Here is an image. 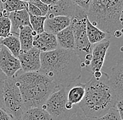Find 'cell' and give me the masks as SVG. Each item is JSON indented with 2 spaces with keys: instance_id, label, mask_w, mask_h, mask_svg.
<instances>
[{
  "instance_id": "6da1fadb",
  "label": "cell",
  "mask_w": 123,
  "mask_h": 120,
  "mask_svg": "<svg viewBox=\"0 0 123 120\" xmlns=\"http://www.w3.org/2000/svg\"><path fill=\"white\" fill-rule=\"evenodd\" d=\"M41 68L38 72L46 76L57 89L68 88L77 82L82 74V61L75 50L57 48L41 52Z\"/></svg>"
},
{
  "instance_id": "d4e9b609",
  "label": "cell",
  "mask_w": 123,
  "mask_h": 120,
  "mask_svg": "<svg viewBox=\"0 0 123 120\" xmlns=\"http://www.w3.org/2000/svg\"><path fill=\"white\" fill-rule=\"evenodd\" d=\"M95 120H123V118L120 115L115 107H113L110 108L106 114L101 117L96 118Z\"/></svg>"
},
{
  "instance_id": "8992f818",
  "label": "cell",
  "mask_w": 123,
  "mask_h": 120,
  "mask_svg": "<svg viewBox=\"0 0 123 120\" xmlns=\"http://www.w3.org/2000/svg\"><path fill=\"white\" fill-rule=\"evenodd\" d=\"M87 17V13L83 9H80L70 18V25L71 26L74 31L75 40L74 50L80 57L82 62L85 55L92 53L93 47V45L89 42L86 33Z\"/></svg>"
},
{
  "instance_id": "d590c367",
  "label": "cell",
  "mask_w": 123,
  "mask_h": 120,
  "mask_svg": "<svg viewBox=\"0 0 123 120\" xmlns=\"http://www.w3.org/2000/svg\"><path fill=\"white\" fill-rule=\"evenodd\" d=\"M1 40H2V39H1V38H0V42H1Z\"/></svg>"
},
{
  "instance_id": "e0dca14e",
  "label": "cell",
  "mask_w": 123,
  "mask_h": 120,
  "mask_svg": "<svg viewBox=\"0 0 123 120\" xmlns=\"http://www.w3.org/2000/svg\"><path fill=\"white\" fill-rule=\"evenodd\" d=\"M86 33L89 42L92 45L105 40L106 38L110 37V35L93 25L87 17L86 19Z\"/></svg>"
},
{
  "instance_id": "cb8c5ba5",
  "label": "cell",
  "mask_w": 123,
  "mask_h": 120,
  "mask_svg": "<svg viewBox=\"0 0 123 120\" xmlns=\"http://www.w3.org/2000/svg\"><path fill=\"white\" fill-rule=\"evenodd\" d=\"M11 22L8 17H0V38H5L11 33Z\"/></svg>"
},
{
  "instance_id": "4fadbf2b",
  "label": "cell",
  "mask_w": 123,
  "mask_h": 120,
  "mask_svg": "<svg viewBox=\"0 0 123 120\" xmlns=\"http://www.w3.org/2000/svg\"><path fill=\"white\" fill-rule=\"evenodd\" d=\"M109 76V83L117 97L123 100V60H119L111 69Z\"/></svg>"
},
{
  "instance_id": "603a6c76",
  "label": "cell",
  "mask_w": 123,
  "mask_h": 120,
  "mask_svg": "<svg viewBox=\"0 0 123 120\" xmlns=\"http://www.w3.org/2000/svg\"><path fill=\"white\" fill-rule=\"evenodd\" d=\"M30 15V22L31 27L37 34L41 33L44 31V22L46 19V16H34Z\"/></svg>"
},
{
  "instance_id": "484cf974",
  "label": "cell",
  "mask_w": 123,
  "mask_h": 120,
  "mask_svg": "<svg viewBox=\"0 0 123 120\" xmlns=\"http://www.w3.org/2000/svg\"><path fill=\"white\" fill-rule=\"evenodd\" d=\"M28 3H30L31 4L34 5L35 6L39 8V10L41 11L43 16H46L48 10V6L43 3L41 0H23Z\"/></svg>"
},
{
  "instance_id": "ffe728a7",
  "label": "cell",
  "mask_w": 123,
  "mask_h": 120,
  "mask_svg": "<svg viewBox=\"0 0 123 120\" xmlns=\"http://www.w3.org/2000/svg\"><path fill=\"white\" fill-rule=\"evenodd\" d=\"M0 45H2L4 47H6L10 51V52L15 57H18V55L20 54L21 47H20V42L18 38V33L11 32V33L7 37L3 38L1 40Z\"/></svg>"
},
{
  "instance_id": "d6986e66",
  "label": "cell",
  "mask_w": 123,
  "mask_h": 120,
  "mask_svg": "<svg viewBox=\"0 0 123 120\" xmlns=\"http://www.w3.org/2000/svg\"><path fill=\"white\" fill-rule=\"evenodd\" d=\"M18 38L20 42V51H27L33 47V30L30 26H22L19 29Z\"/></svg>"
},
{
  "instance_id": "3957f363",
  "label": "cell",
  "mask_w": 123,
  "mask_h": 120,
  "mask_svg": "<svg viewBox=\"0 0 123 120\" xmlns=\"http://www.w3.org/2000/svg\"><path fill=\"white\" fill-rule=\"evenodd\" d=\"M20 72V71H19ZM14 76L26 109L42 107L50 94L57 90L50 79L39 72L19 73Z\"/></svg>"
},
{
  "instance_id": "4dcf8cb0",
  "label": "cell",
  "mask_w": 123,
  "mask_h": 120,
  "mask_svg": "<svg viewBox=\"0 0 123 120\" xmlns=\"http://www.w3.org/2000/svg\"><path fill=\"white\" fill-rule=\"evenodd\" d=\"M115 108L117 110L118 113L120 114V115L121 116V117L123 118V100H120V101H117L116 104L115 105Z\"/></svg>"
},
{
  "instance_id": "5b68a950",
  "label": "cell",
  "mask_w": 123,
  "mask_h": 120,
  "mask_svg": "<svg viewBox=\"0 0 123 120\" xmlns=\"http://www.w3.org/2000/svg\"><path fill=\"white\" fill-rule=\"evenodd\" d=\"M3 109L13 120H20L26 110L23 97L14 77L4 81Z\"/></svg>"
},
{
  "instance_id": "44dd1931",
  "label": "cell",
  "mask_w": 123,
  "mask_h": 120,
  "mask_svg": "<svg viewBox=\"0 0 123 120\" xmlns=\"http://www.w3.org/2000/svg\"><path fill=\"white\" fill-rule=\"evenodd\" d=\"M20 120H51L48 113L41 107L26 109Z\"/></svg>"
},
{
  "instance_id": "2e32d148",
  "label": "cell",
  "mask_w": 123,
  "mask_h": 120,
  "mask_svg": "<svg viewBox=\"0 0 123 120\" xmlns=\"http://www.w3.org/2000/svg\"><path fill=\"white\" fill-rule=\"evenodd\" d=\"M56 36L57 42L60 48L74 50L75 40L72 27L71 25L59 32Z\"/></svg>"
},
{
  "instance_id": "f1b7e54d",
  "label": "cell",
  "mask_w": 123,
  "mask_h": 120,
  "mask_svg": "<svg viewBox=\"0 0 123 120\" xmlns=\"http://www.w3.org/2000/svg\"><path fill=\"white\" fill-rule=\"evenodd\" d=\"M27 12L29 14L34 16H43L41 11L39 10V8L35 6L34 5L31 4L30 3L27 2Z\"/></svg>"
},
{
  "instance_id": "52a82bcc",
  "label": "cell",
  "mask_w": 123,
  "mask_h": 120,
  "mask_svg": "<svg viewBox=\"0 0 123 120\" xmlns=\"http://www.w3.org/2000/svg\"><path fill=\"white\" fill-rule=\"evenodd\" d=\"M67 88H65L55 90L42 105L41 108L48 113L51 120H69L78 110H69L67 108Z\"/></svg>"
},
{
  "instance_id": "9a60e30c",
  "label": "cell",
  "mask_w": 123,
  "mask_h": 120,
  "mask_svg": "<svg viewBox=\"0 0 123 120\" xmlns=\"http://www.w3.org/2000/svg\"><path fill=\"white\" fill-rule=\"evenodd\" d=\"M8 17L11 22V31L12 33H18L20 27L25 26H30V15L27 10H22L8 13Z\"/></svg>"
},
{
  "instance_id": "e575fe53",
  "label": "cell",
  "mask_w": 123,
  "mask_h": 120,
  "mask_svg": "<svg viewBox=\"0 0 123 120\" xmlns=\"http://www.w3.org/2000/svg\"><path fill=\"white\" fill-rule=\"evenodd\" d=\"M2 10H3V8H2V4L0 2V17L2 16Z\"/></svg>"
},
{
  "instance_id": "7402d4cb",
  "label": "cell",
  "mask_w": 123,
  "mask_h": 120,
  "mask_svg": "<svg viewBox=\"0 0 123 120\" xmlns=\"http://www.w3.org/2000/svg\"><path fill=\"white\" fill-rule=\"evenodd\" d=\"M3 10L8 13L27 9V2L23 0H6L2 4Z\"/></svg>"
},
{
  "instance_id": "4316f807",
  "label": "cell",
  "mask_w": 123,
  "mask_h": 120,
  "mask_svg": "<svg viewBox=\"0 0 123 120\" xmlns=\"http://www.w3.org/2000/svg\"><path fill=\"white\" fill-rule=\"evenodd\" d=\"M69 120H95V119L86 116L78 107V110L72 115Z\"/></svg>"
},
{
  "instance_id": "7a4b0ae2",
  "label": "cell",
  "mask_w": 123,
  "mask_h": 120,
  "mask_svg": "<svg viewBox=\"0 0 123 120\" xmlns=\"http://www.w3.org/2000/svg\"><path fill=\"white\" fill-rule=\"evenodd\" d=\"M108 78L107 73L102 72L99 78L92 76L85 83L84 97L78 105L86 116L94 119L101 117L120 100L111 87Z\"/></svg>"
},
{
  "instance_id": "f546056e",
  "label": "cell",
  "mask_w": 123,
  "mask_h": 120,
  "mask_svg": "<svg viewBox=\"0 0 123 120\" xmlns=\"http://www.w3.org/2000/svg\"><path fill=\"white\" fill-rule=\"evenodd\" d=\"M0 120H13L4 109L0 108Z\"/></svg>"
},
{
  "instance_id": "1f68e13d",
  "label": "cell",
  "mask_w": 123,
  "mask_h": 120,
  "mask_svg": "<svg viewBox=\"0 0 123 120\" xmlns=\"http://www.w3.org/2000/svg\"><path fill=\"white\" fill-rule=\"evenodd\" d=\"M3 92H4V82L0 83V108L3 109Z\"/></svg>"
},
{
  "instance_id": "d6a6232c",
  "label": "cell",
  "mask_w": 123,
  "mask_h": 120,
  "mask_svg": "<svg viewBox=\"0 0 123 120\" xmlns=\"http://www.w3.org/2000/svg\"><path fill=\"white\" fill-rule=\"evenodd\" d=\"M41 1L43 3H44L45 4L49 6V5H51V4H54V3L57 2V1H59V0H41Z\"/></svg>"
},
{
  "instance_id": "83f0119b",
  "label": "cell",
  "mask_w": 123,
  "mask_h": 120,
  "mask_svg": "<svg viewBox=\"0 0 123 120\" xmlns=\"http://www.w3.org/2000/svg\"><path fill=\"white\" fill-rule=\"evenodd\" d=\"M76 5L81 8L86 13H87L92 0H71Z\"/></svg>"
},
{
  "instance_id": "5bb4252c",
  "label": "cell",
  "mask_w": 123,
  "mask_h": 120,
  "mask_svg": "<svg viewBox=\"0 0 123 120\" xmlns=\"http://www.w3.org/2000/svg\"><path fill=\"white\" fill-rule=\"evenodd\" d=\"M71 24V19L67 16H55L53 17H46L44 22V31L57 34Z\"/></svg>"
},
{
  "instance_id": "ba28073f",
  "label": "cell",
  "mask_w": 123,
  "mask_h": 120,
  "mask_svg": "<svg viewBox=\"0 0 123 120\" xmlns=\"http://www.w3.org/2000/svg\"><path fill=\"white\" fill-rule=\"evenodd\" d=\"M0 69L7 78H13L21 70L18 57L14 56L4 45H0Z\"/></svg>"
},
{
  "instance_id": "30bf717a",
  "label": "cell",
  "mask_w": 123,
  "mask_h": 120,
  "mask_svg": "<svg viewBox=\"0 0 123 120\" xmlns=\"http://www.w3.org/2000/svg\"><path fill=\"white\" fill-rule=\"evenodd\" d=\"M81 8L76 5L71 0H59L48 6L46 17L50 18L55 16H67L71 18Z\"/></svg>"
},
{
  "instance_id": "277c9868",
  "label": "cell",
  "mask_w": 123,
  "mask_h": 120,
  "mask_svg": "<svg viewBox=\"0 0 123 120\" xmlns=\"http://www.w3.org/2000/svg\"><path fill=\"white\" fill-rule=\"evenodd\" d=\"M123 0H92L87 13L93 25L108 35L123 31Z\"/></svg>"
},
{
  "instance_id": "9c48e42d",
  "label": "cell",
  "mask_w": 123,
  "mask_h": 120,
  "mask_svg": "<svg viewBox=\"0 0 123 120\" xmlns=\"http://www.w3.org/2000/svg\"><path fill=\"white\" fill-rule=\"evenodd\" d=\"M41 51L33 47L27 51H20L18 58L21 70L25 72H38L41 68Z\"/></svg>"
},
{
  "instance_id": "7c38bea8",
  "label": "cell",
  "mask_w": 123,
  "mask_h": 120,
  "mask_svg": "<svg viewBox=\"0 0 123 120\" xmlns=\"http://www.w3.org/2000/svg\"><path fill=\"white\" fill-rule=\"evenodd\" d=\"M33 47L41 51V52H48L59 48L56 36L46 31L36 34L34 36Z\"/></svg>"
},
{
  "instance_id": "8fae6325",
  "label": "cell",
  "mask_w": 123,
  "mask_h": 120,
  "mask_svg": "<svg viewBox=\"0 0 123 120\" xmlns=\"http://www.w3.org/2000/svg\"><path fill=\"white\" fill-rule=\"evenodd\" d=\"M110 43L111 42L109 40H105L93 45L92 60L89 66L86 68L89 72L94 73L96 71H100L104 63L106 52L109 48Z\"/></svg>"
},
{
  "instance_id": "836d02e7",
  "label": "cell",
  "mask_w": 123,
  "mask_h": 120,
  "mask_svg": "<svg viewBox=\"0 0 123 120\" xmlns=\"http://www.w3.org/2000/svg\"><path fill=\"white\" fill-rule=\"evenodd\" d=\"M6 78H7L6 76L4 74V73L0 69V83H3Z\"/></svg>"
},
{
  "instance_id": "ac0fdd59",
  "label": "cell",
  "mask_w": 123,
  "mask_h": 120,
  "mask_svg": "<svg viewBox=\"0 0 123 120\" xmlns=\"http://www.w3.org/2000/svg\"><path fill=\"white\" fill-rule=\"evenodd\" d=\"M85 83H78L67 90V103L72 105H78L83 100L85 92Z\"/></svg>"
}]
</instances>
